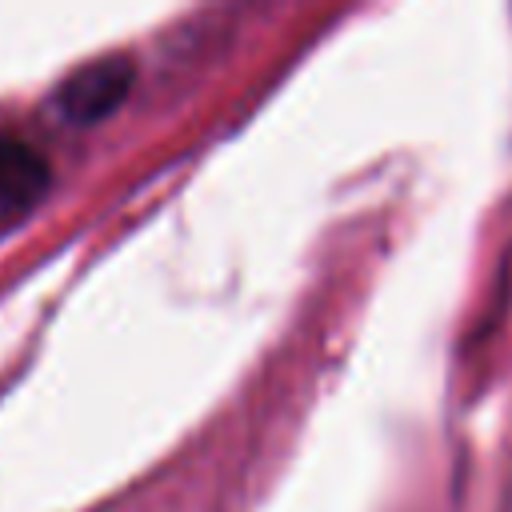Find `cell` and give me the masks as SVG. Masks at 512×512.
<instances>
[{"mask_svg":"<svg viewBox=\"0 0 512 512\" xmlns=\"http://www.w3.org/2000/svg\"><path fill=\"white\" fill-rule=\"evenodd\" d=\"M132 64L124 56H108L96 64L76 68L60 88H56V108L72 124H96L108 112H116L132 88Z\"/></svg>","mask_w":512,"mask_h":512,"instance_id":"6da1fadb","label":"cell"},{"mask_svg":"<svg viewBox=\"0 0 512 512\" xmlns=\"http://www.w3.org/2000/svg\"><path fill=\"white\" fill-rule=\"evenodd\" d=\"M48 188V160L16 136L0 132V216L24 212Z\"/></svg>","mask_w":512,"mask_h":512,"instance_id":"7a4b0ae2","label":"cell"}]
</instances>
